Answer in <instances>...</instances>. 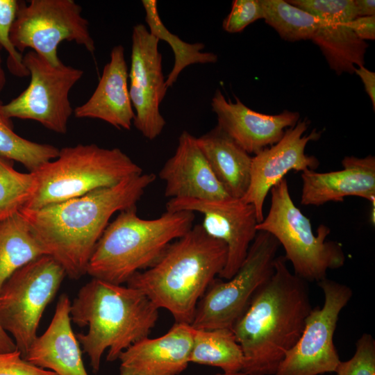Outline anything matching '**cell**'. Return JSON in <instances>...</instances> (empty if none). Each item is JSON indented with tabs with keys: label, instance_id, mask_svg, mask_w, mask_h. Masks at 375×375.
Returning <instances> with one entry per match:
<instances>
[{
	"label": "cell",
	"instance_id": "15",
	"mask_svg": "<svg viewBox=\"0 0 375 375\" xmlns=\"http://www.w3.org/2000/svg\"><path fill=\"white\" fill-rule=\"evenodd\" d=\"M308 126V119L299 120L285 130L278 142L252 157L249 185L242 199L254 206L258 222L264 219L263 206L268 193L289 172H303L318 167L317 158L307 155L305 149L309 142L319 138L321 132L313 130L304 135Z\"/></svg>",
	"mask_w": 375,
	"mask_h": 375
},
{
	"label": "cell",
	"instance_id": "27",
	"mask_svg": "<svg viewBox=\"0 0 375 375\" xmlns=\"http://www.w3.org/2000/svg\"><path fill=\"white\" fill-rule=\"evenodd\" d=\"M263 19L288 42L310 40L320 19L283 0H259Z\"/></svg>",
	"mask_w": 375,
	"mask_h": 375
},
{
	"label": "cell",
	"instance_id": "18",
	"mask_svg": "<svg viewBox=\"0 0 375 375\" xmlns=\"http://www.w3.org/2000/svg\"><path fill=\"white\" fill-rule=\"evenodd\" d=\"M193 328L175 323L163 335L142 339L121 353L119 375H178L188 367Z\"/></svg>",
	"mask_w": 375,
	"mask_h": 375
},
{
	"label": "cell",
	"instance_id": "33",
	"mask_svg": "<svg viewBox=\"0 0 375 375\" xmlns=\"http://www.w3.org/2000/svg\"><path fill=\"white\" fill-rule=\"evenodd\" d=\"M260 19H263V12L259 0H234L222 27L229 33H237Z\"/></svg>",
	"mask_w": 375,
	"mask_h": 375
},
{
	"label": "cell",
	"instance_id": "34",
	"mask_svg": "<svg viewBox=\"0 0 375 375\" xmlns=\"http://www.w3.org/2000/svg\"><path fill=\"white\" fill-rule=\"evenodd\" d=\"M0 375H56L52 371L36 367L24 359L17 349L0 353Z\"/></svg>",
	"mask_w": 375,
	"mask_h": 375
},
{
	"label": "cell",
	"instance_id": "10",
	"mask_svg": "<svg viewBox=\"0 0 375 375\" xmlns=\"http://www.w3.org/2000/svg\"><path fill=\"white\" fill-rule=\"evenodd\" d=\"M11 41L20 53L27 48L53 66L62 62L58 47L64 41L74 42L93 53L94 41L82 8L74 0H31L19 3L10 31Z\"/></svg>",
	"mask_w": 375,
	"mask_h": 375
},
{
	"label": "cell",
	"instance_id": "20",
	"mask_svg": "<svg viewBox=\"0 0 375 375\" xmlns=\"http://www.w3.org/2000/svg\"><path fill=\"white\" fill-rule=\"evenodd\" d=\"M128 72L122 45L114 47L110 61L89 99L74 110L77 118L104 121L118 129L130 130L135 111L130 99Z\"/></svg>",
	"mask_w": 375,
	"mask_h": 375
},
{
	"label": "cell",
	"instance_id": "19",
	"mask_svg": "<svg viewBox=\"0 0 375 375\" xmlns=\"http://www.w3.org/2000/svg\"><path fill=\"white\" fill-rule=\"evenodd\" d=\"M342 169L328 172L308 169L301 172L300 202L303 206H320L343 201L356 196L375 203V158L346 156Z\"/></svg>",
	"mask_w": 375,
	"mask_h": 375
},
{
	"label": "cell",
	"instance_id": "31",
	"mask_svg": "<svg viewBox=\"0 0 375 375\" xmlns=\"http://www.w3.org/2000/svg\"><path fill=\"white\" fill-rule=\"evenodd\" d=\"M288 1L320 19L349 22L357 17L354 0H290Z\"/></svg>",
	"mask_w": 375,
	"mask_h": 375
},
{
	"label": "cell",
	"instance_id": "1",
	"mask_svg": "<svg viewBox=\"0 0 375 375\" xmlns=\"http://www.w3.org/2000/svg\"><path fill=\"white\" fill-rule=\"evenodd\" d=\"M156 178L153 173H142L80 197L19 212L46 255L61 265L66 276L78 279L86 274L92 251L111 217L135 207Z\"/></svg>",
	"mask_w": 375,
	"mask_h": 375
},
{
	"label": "cell",
	"instance_id": "11",
	"mask_svg": "<svg viewBox=\"0 0 375 375\" xmlns=\"http://www.w3.org/2000/svg\"><path fill=\"white\" fill-rule=\"evenodd\" d=\"M23 63L30 83L19 96L3 104V112L10 119L36 121L51 131L65 133L74 112L69 94L83 71L62 62L53 66L33 51L25 54Z\"/></svg>",
	"mask_w": 375,
	"mask_h": 375
},
{
	"label": "cell",
	"instance_id": "9",
	"mask_svg": "<svg viewBox=\"0 0 375 375\" xmlns=\"http://www.w3.org/2000/svg\"><path fill=\"white\" fill-rule=\"evenodd\" d=\"M280 244L271 234L258 231L240 269L226 281L215 279L200 299L191 326L231 328L257 290L271 276Z\"/></svg>",
	"mask_w": 375,
	"mask_h": 375
},
{
	"label": "cell",
	"instance_id": "25",
	"mask_svg": "<svg viewBox=\"0 0 375 375\" xmlns=\"http://www.w3.org/2000/svg\"><path fill=\"white\" fill-rule=\"evenodd\" d=\"M189 362L220 368L223 373L242 371L244 356L231 328L196 329Z\"/></svg>",
	"mask_w": 375,
	"mask_h": 375
},
{
	"label": "cell",
	"instance_id": "12",
	"mask_svg": "<svg viewBox=\"0 0 375 375\" xmlns=\"http://www.w3.org/2000/svg\"><path fill=\"white\" fill-rule=\"evenodd\" d=\"M324 295L322 308H312L302 334L274 375H319L335 372L341 361L333 338L339 315L351 300L348 285L326 278L317 283Z\"/></svg>",
	"mask_w": 375,
	"mask_h": 375
},
{
	"label": "cell",
	"instance_id": "4",
	"mask_svg": "<svg viewBox=\"0 0 375 375\" xmlns=\"http://www.w3.org/2000/svg\"><path fill=\"white\" fill-rule=\"evenodd\" d=\"M71 320L86 333L76 334L94 372L106 360H118L122 352L147 338L158 319V308L140 290L92 278L78 290L70 307Z\"/></svg>",
	"mask_w": 375,
	"mask_h": 375
},
{
	"label": "cell",
	"instance_id": "39",
	"mask_svg": "<svg viewBox=\"0 0 375 375\" xmlns=\"http://www.w3.org/2000/svg\"><path fill=\"white\" fill-rule=\"evenodd\" d=\"M1 49H2L0 47V92L3 90L6 85V82L5 72L2 67L1 56Z\"/></svg>",
	"mask_w": 375,
	"mask_h": 375
},
{
	"label": "cell",
	"instance_id": "6",
	"mask_svg": "<svg viewBox=\"0 0 375 375\" xmlns=\"http://www.w3.org/2000/svg\"><path fill=\"white\" fill-rule=\"evenodd\" d=\"M31 173L33 187L22 209L38 210L80 197L143 170L119 148L78 144L60 149L57 158Z\"/></svg>",
	"mask_w": 375,
	"mask_h": 375
},
{
	"label": "cell",
	"instance_id": "40",
	"mask_svg": "<svg viewBox=\"0 0 375 375\" xmlns=\"http://www.w3.org/2000/svg\"><path fill=\"white\" fill-rule=\"evenodd\" d=\"M215 375H246V374L244 372H240L234 373V374L219 373Z\"/></svg>",
	"mask_w": 375,
	"mask_h": 375
},
{
	"label": "cell",
	"instance_id": "21",
	"mask_svg": "<svg viewBox=\"0 0 375 375\" xmlns=\"http://www.w3.org/2000/svg\"><path fill=\"white\" fill-rule=\"evenodd\" d=\"M70 307L68 296L60 295L49 326L37 336L24 359L56 375H88L71 326Z\"/></svg>",
	"mask_w": 375,
	"mask_h": 375
},
{
	"label": "cell",
	"instance_id": "13",
	"mask_svg": "<svg viewBox=\"0 0 375 375\" xmlns=\"http://www.w3.org/2000/svg\"><path fill=\"white\" fill-rule=\"evenodd\" d=\"M166 210L197 212L203 215L201 225L204 231L226 246V262L218 276L226 280L240 269L258 233L255 208L242 198L171 199L166 203Z\"/></svg>",
	"mask_w": 375,
	"mask_h": 375
},
{
	"label": "cell",
	"instance_id": "38",
	"mask_svg": "<svg viewBox=\"0 0 375 375\" xmlns=\"http://www.w3.org/2000/svg\"><path fill=\"white\" fill-rule=\"evenodd\" d=\"M17 349L10 337L0 326V353L9 352Z\"/></svg>",
	"mask_w": 375,
	"mask_h": 375
},
{
	"label": "cell",
	"instance_id": "28",
	"mask_svg": "<svg viewBox=\"0 0 375 375\" xmlns=\"http://www.w3.org/2000/svg\"><path fill=\"white\" fill-rule=\"evenodd\" d=\"M0 101V156L23 165L30 172L57 158L60 149L25 139L15 133Z\"/></svg>",
	"mask_w": 375,
	"mask_h": 375
},
{
	"label": "cell",
	"instance_id": "24",
	"mask_svg": "<svg viewBox=\"0 0 375 375\" xmlns=\"http://www.w3.org/2000/svg\"><path fill=\"white\" fill-rule=\"evenodd\" d=\"M43 255V248L19 212L0 219V290L16 270Z\"/></svg>",
	"mask_w": 375,
	"mask_h": 375
},
{
	"label": "cell",
	"instance_id": "17",
	"mask_svg": "<svg viewBox=\"0 0 375 375\" xmlns=\"http://www.w3.org/2000/svg\"><path fill=\"white\" fill-rule=\"evenodd\" d=\"M171 199H222L230 197L212 172L197 138L184 131L176 151L158 173Z\"/></svg>",
	"mask_w": 375,
	"mask_h": 375
},
{
	"label": "cell",
	"instance_id": "29",
	"mask_svg": "<svg viewBox=\"0 0 375 375\" xmlns=\"http://www.w3.org/2000/svg\"><path fill=\"white\" fill-rule=\"evenodd\" d=\"M10 161L0 156V219L19 212L33 187L32 173L17 171Z\"/></svg>",
	"mask_w": 375,
	"mask_h": 375
},
{
	"label": "cell",
	"instance_id": "36",
	"mask_svg": "<svg viewBox=\"0 0 375 375\" xmlns=\"http://www.w3.org/2000/svg\"><path fill=\"white\" fill-rule=\"evenodd\" d=\"M356 73L362 80L366 93L370 98L375 110V73L365 67L364 65L356 67Z\"/></svg>",
	"mask_w": 375,
	"mask_h": 375
},
{
	"label": "cell",
	"instance_id": "22",
	"mask_svg": "<svg viewBox=\"0 0 375 375\" xmlns=\"http://www.w3.org/2000/svg\"><path fill=\"white\" fill-rule=\"evenodd\" d=\"M215 176L231 197L242 198L250 181L252 156L217 125L197 138Z\"/></svg>",
	"mask_w": 375,
	"mask_h": 375
},
{
	"label": "cell",
	"instance_id": "2",
	"mask_svg": "<svg viewBox=\"0 0 375 375\" xmlns=\"http://www.w3.org/2000/svg\"><path fill=\"white\" fill-rule=\"evenodd\" d=\"M307 283L289 269L285 256L276 257L272 274L231 328L246 375H274L297 342L312 309Z\"/></svg>",
	"mask_w": 375,
	"mask_h": 375
},
{
	"label": "cell",
	"instance_id": "7",
	"mask_svg": "<svg viewBox=\"0 0 375 375\" xmlns=\"http://www.w3.org/2000/svg\"><path fill=\"white\" fill-rule=\"evenodd\" d=\"M268 213L256 226L282 245L293 273L306 282H319L327 272L342 267L346 256L340 243L326 240L330 228L321 224L315 235L310 219L294 203L285 178L270 190Z\"/></svg>",
	"mask_w": 375,
	"mask_h": 375
},
{
	"label": "cell",
	"instance_id": "14",
	"mask_svg": "<svg viewBox=\"0 0 375 375\" xmlns=\"http://www.w3.org/2000/svg\"><path fill=\"white\" fill-rule=\"evenodd\" d=\"M131 41L128 91L135 111L133 124L144 138L152 140L166 125L160 106L168 88L162 74L159 40L145 25L138 24L133 27Z\"/></svg>",
	"mask_w": 375,
	"mask_h": 375
},
{
	"label": "cell",
	"instance_id": "35",
	"mask_svg": "<svg viewBox=\"0 0 375 375\" xmlns=\"http://www.w3.org/2000/svg\"><path fill=\"white\" fill-rule=\"evenodd\" d=\"M348 25L360 39L364 41L375 39V15L356 17Z\"/></svg>",
	"mask_w": 375,
	"mask_h": 375
},
{
	"label": "cell",
	"instance_id": "30",
	"mask_svg": "<svg viewBox=\"0 0 375 375\" xmlns=\"http://www.w3.org/2000/svg\"><path fill=\"white\" fill-rule=\"evenodd\" d=\"M19 4L16 0H0V47L8 53L9 71L16 76L24 77L29 75L28 71L23 63L22 53L17 50L10 38Z\"/></svg>",
	"mask_w": 375,
	"mask_h": 375
},
{
	"label": "cell",
	"instance_id": "16",
	"mask_svg": "<svg viewBox=\"0 0 375 375\" xmlns=\"http://www.w3.org/2000/svg\"><path fill=\"white\" fill-rule=\"evenodd\" d=\"M227 100L219 90L211 101L217 126L249 154L256 155L283 137L286 129L299 120V113L284 110L277 115L254 111L238 97Z\"/></svg>",
	"mask_w": 375,
	"mask_h": 375
},
{
	"label": "cell",
	"instance_id": "3",
	"mask_svg": "<svg viewBox=\"0 0 375 375\" xmlns=\"http://www.w3.org/2000/svg\"><path fill=\"white\" fill-rule=\"evenodd\" d=\"M227 259L226 244L194 225L172 242L151 267L137 272L127 285L142 292L176 323L191 324L197 304Z\"/></svg>",
	"mask_w": 375,
	"mask_h": 375
},
{
	"label": "cell",
	"instance_id": "8",
	"mask_svg": "<svg viewBox=\"0 0 375 375\" xmlns=\"http://www.w3.org/2000/svg\"><path fill=\"white\" fill-rule=\"evenodd\" d=\"M66 276L49 255L41 256L16 270L0 290V326L24 358L37 338L43 312Z\"/></svg>",
	"mask_w": 375,
	"mask_h": 375
},
{
	"label": "cell",
	"instance_id": "26",
	"mask_svg": "<svg viewBox=\"0 0 375 375\" xmlns=\"http://www.w3.org/2000/svg\"><path fill=\"white\" fill-rule=\"evenodd\" d=\"M142 4L145 10V22L149 27V31L159 42L160 40L166 42L174 53V65L165 79L167 88L174 85L185 67L191 65L215 63L217 61L216 54L202 51L205 47L203 44L188 43L170 32L160 19L156 0H143Z\"/></svg>",
	"mask_w": 375,
	"mask_h": 375
},
{
	"label": "cell",
	"instance_id": "32",
	"mask_svg": "<svg viewBox=\"0 0 375 375\" xmlns=\"http://www.w3.org/2000/svg\"><path fill=\"white\" fill-rule=\"evenodd\" d=\"M337 375H375V340L369 333H363L356 343L353 356L340 361Z\"/></svg>",
	"mask_w": 375,
	"mask_h": 375
},
{
	"label": "cell",
	"instance_id": "5",
	"mask_svg": "<svg viewBox=\"0 0 375 375\" xmlns=\"http://www.w3.org/2000/svg\"><path fill=\"white\" fill-rule=\"evenodd\" d=\"M194 218L193 212L166 210L145 219L138 216L136 206L119 212L98 240L86 274L117 285L127 283L153 266L172 242L192 228Z\"/></svg>",
	"mask_w": 375,
	"mask_h": 375
},
{
	"label": "cell",
	"instance_id": "23",
	"mask_svg": "<svg viewBox=\"0 0 375 375\" xmlns=\"http://www.w3.org/2000/svg\"><path fill=\"white\" fill-rule=\"evenodd\" d=\"M348 23L320 19L311 39L321 50L330 68L338 75L353 74L356 67L364 65L368 47L365 41L354 33Z\"/></svg>",
	"mask_w": 375,
	"mask_h": 375
},
{
	"label": "cell",
	"instance_id": "37",
	"mask_svg": "<svg viewBox=\"0 0 375 375\" xmlns=\"http://www.w3.org/2000/svg\"><path fill=\"white\" fill-rule=\"evenodd\" d=\"M357 17L375 15L374 0H354Z\"/></svg>",
	"mask_w": 375,
	"mask_h": 375
}]
</instances>
